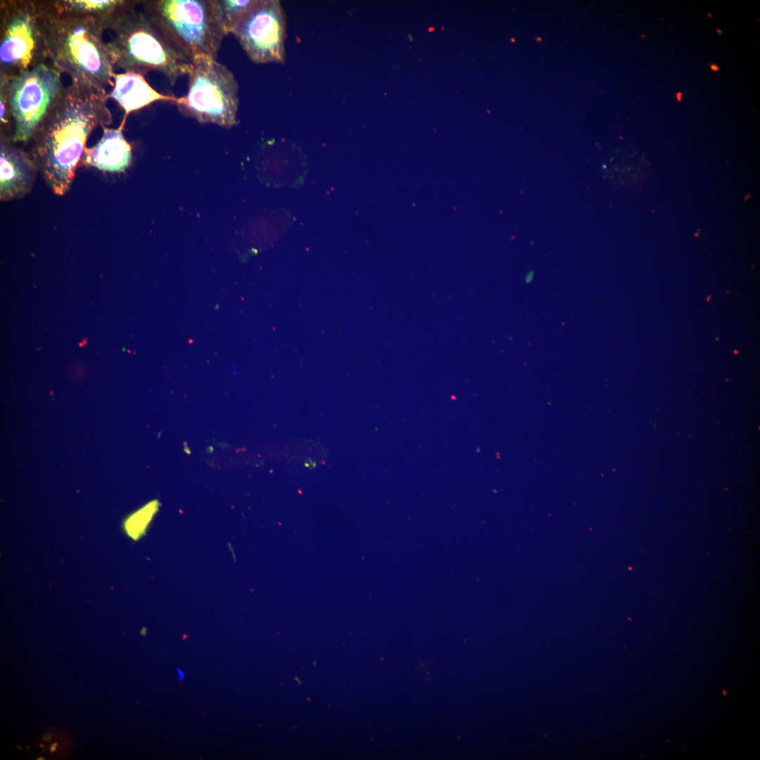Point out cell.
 Instances as JSON below:
<instances>
[{
    "label": "cell",
    "instance_id": "cell-10",
    "mask_svg": "<svg viewBox=\"0 0 760 760\" xmlns=\"http://www.w3.org/2000/svg\"><path fill=\"white\" fill-rule=\"evenodd\" d=\"M123 124L118 129L103 126L100 140L94 146L85 148L81 162L103 172H124L132 163V154L122 134Z\"/></svg>",
    "mask_w": 760,
    "mask_h": 760
},
{
    "label": "cell",
    "instance_id": "cell-20",
    "mask_svg": "<svg viewBox=\"0 0 760 760\" xmlns=\"http://www.w3.org/2000/svg\"><path fill=\"white\" fill-rule=\"evenodd\" d=\"M177 671L179 672V675L180 676L181 681H182L183 678L184 677V673L182 671H181L179 669H177Z\"/></svg>",
    "mask_w": 760,
    "mask_h": 760
},
{
    "label": "cell",
    "instance_id": "cell-16",
    "mask_svg": "<svg viewBox=\"0 0 760 760\" xmlns=\"http://www.w3.org/2000/svg\"><path fill=\"white\" fill-rule=\"evenodd\" d=\"M57 746H58V742H54V743H53V744H52V745H51L50 746V752H55V751H56V747H57Z\"/></svg>",
    "mask_w": 760,
    "mask_h": 760
},
{
    "label": "cell",
    "instance_id": "cell-6",
    "mask_svg": "<svg viewBox=\"0 0 760 760\" xmlns=\"http://www.w3.org/2000/svg\"><path fill=\"white\" fill-rule=\"evenodd\" d=\"M0 14V77L49 63L38 1H1Z\"/></svg>",
    "mask_w": 760,
    "mask_h": 760
},
{
    "label": "cell",
    "instance_id": "cell-13",
    "mask_svg": "<svg viewBox=\"0 0 760 760\" xmlns=\"http://www.w3.org/2000/svg\"><path fill=\"white\" fill-rule=\"evenodd\" d=\"M256 0H214L225 35L232 34L236 26Z\"/></svg>",
    "mask_w": 760,
    "mask_h": 760
},
{
    "label": "cell",
    "instance_id": "cell-3",
    "mask_svg": "<svg viewBox=\"0 0 760 760\" xmlns=\"http://www.w3.org/2000/svg\"><path fill=\"white\" fill-rule=\"evenodd\" d=\"M141 1H129L113 18L108 29L113 30L106 42L114 64L125 72L146 75L156 71L171 85L189 75L191 61L166 37L159 26L143 10Z\"/></svg>",
    "mask_w": 760,
    "mask_h": 760
},
{
    "label": "cell",
    "instance_id": "cell-4",
    "mask_svg": "<svg viewBox=\"0 0 760 760\" xmlns=\"http://www.w3.org/2000/svg\"><path fill=\"white\" fill-rule=\"evenodd\" d=\"M143 10L191 61L216 59L226 36L214 0L141 1Z\"/></svg>",
    "mask_w": 760,
    "mask_h": 760
},
{
    "label": "cell",
    "instance_id": "cell-8",
    "mask_svg": "<svg viewBox=\"0 0 760 760\" xmlns=\"http://www.w3.org/2000/svg\"><path fill=\"white\" fill-rule=\"evenodd\" d=\"M232 34L253 63H284L286 19L279 1L256 0Z\"/></svg>",
    "mask_w": 760,
    "mask_h": 760
},
{
    "label": "cell",
    "instance_id": "cell-9",
    "mask_svg": "<svg viewBox=\"0 0 760 760\" xmlns=\"http://www.w3.org/2000/svg\"><path fill=\"white\" fill-rule=\"evenodd\" d=\"M11 140H0V198L11 201L26 196L32 189L37 166L28 153Z\"/></svg>",
    "mask_w": 760,
    "mask_h": 760
},
{
    "label": "cell",
    "instance_id": "cell-12",
    "mask_svg": "<svg viewBox=\"0 0 760 760\" xmlns=\"http://www.w3.org/2000/svg\"><path fill=\"white\" fill-rule=\"evenodd\" d=\"M61 8L91 15L101 21L106 29L112 19L127 5L124 0H56Z\"/></svg>",
    "mask_w": 760,
    "mask_h": 760
},
{
    "label": "cell",
    "instance_id": "cell-21",
    "mask_svg": "<svg viewBox=\"0 0 760 760\" xmlns=\"http://www.w3.org/2000/svg\"><path fill=\"white\" fill-rule=\"evenodd\" d=\"M681 95H682V94H681V93H680V92H678V93H677V94H676V99H677V100H678V101H680Z\"/></svg>",
    "mask_w": 760,
    "mask_h": 760
},
{
    "label": "cell",
    "instance_id": "cell-15",
    "mask_svg": "<svg viewBox=\"0 0 760 760\" xmlns=\"http://www.w3.org/2000/svg\"><path fill=\"white\" fill-rule=\"evenodd\" d=\"M533 278V272H530L526 277V281L531 282Z\"/></svg>",
    "mask_w": 760,
    "mask_h": 760
},
{
    "label": "cell",
    "instance_id": "cell-11",
    "mask_svg": "<svg viewBox=\"0 0 760 760\" xmlns=\"http://www.w3.org/2000/svg\"><path fill=\"white\" fill-rule=\"evenodd\" d=\"M114 86L108 97L114 99L125 111V117L133 111L140 110L156 101H172L176 97L165 95L156 91L146 80L144 75L132 72L115 73Z\"/></svg>",
    "mask_w": 760,
    "mask_h": 760
},
{
    "label": "cell",
    "instance_id": "cell-14",
    "mask_svg": "<svg viewBox=\"0 0 760 760\" xmlns=\"http://www.w3.org/2000/svg\"><path fill=\"white\" fill-rule=\"evenodd\" d=\"M157 509L156 502H153L137 511L128 519L125 526L132 538H137L144 533Z\"/></svg>",
    "mask_w": 760,
    "mask_h": 760
},
{
    "label": "cell",
    "instance_id": "cell-2",
    "mask_svg": "<svg viewBox=\"0 0 760 760\" xmlns=\"http://www.w3.org/2000/svg\"><path fill=\"white\" fill-rule=\"evenodd\" d=\"M48 62L72 82L105 89L114 86V64L103 39V24L65 10L56 1H38Z\"/></svg>",
    "mask_w": 760,
    "mask_h": 760
},
{
    "label": "cell",
    "instance_id": "cell-19",
    "mask_svg": "<svg viewBox=\"0 0 760 760\" xmlns=\"http://www.w3.org/2000/svg\"><path fill=\"white\" fill-rule=\"evenodd\" d=\"M87 338H84V339H83V340H82V341H81V342H80V343H79V346H80V347H82V346H84L85 344H87Z\"/></svg>",
    "mask_w": 760,
    "mask_h": 760
},
{
    "label": "cell",
    "instance_id": "cell-7",
    "mask_svg": "<svg viewBox=\"0 0 760 760\" xmlns=\"http://www.w3.org/2000/svg\"><path fill=\"white\" fill-rule=\"evenodd\" d=\"M61 73L49 63L0 77L13 120V143L28 142L64 87Z\"/></svg>",
    "mask_w": 760,
    "mask_h": 760
},
{
    "label": "cell",
    "instance_id": "cell-1",
    "mask_svg": "<svg viewBox=\"0 0 760 760\" xmlns=\"http://www.w3.org/2000/svg\"><path fill=\"white\" fill-rule=\"evenodd\" d=\"M105 89L72 82L64 87L29 141L27 153L53 193L65 195L97 127L110 125Z\"/></svg>",
    "mask_w": 760,
    "mask_h": 760
},
{
    "label": "cell",
    "instance_id": "cell-5",
    "mask_svg": "<svg viewBox=\"0 0 760 760\" xmlns=\"http://www.w3.org/2000/svg\"><path fill=\"white\" fill-rule=\"evenodd\" d=\"M188 75L186 94L174 102L179 110L201 123L235 125L239 86L232 72L216 59L200 57L191 61Z\"/></svg>",
    "mask_w": 760,
    "mask_h": 760
},
{
    "label": "cell",
    "instance_id": "cell-17",
    "mask_svg": "<svg viewBox=\"0 0 760 760\" xmlns=\"http://www.w3.org/2000/svg\"><path fill=\"white\" fill-rule=\"evenodd\" d=\"M43 739L45 741L50 740L51 739V735L49 733H46L44 735Z\"/></svg>",
    "mask_w": 760,
    "mask_h": 760
},
{
    "label": "cell",
    "instance_id": "cell-18",
    "mask_svg": "<svg viewBox=\"0 0 760 760\" xmlns=\"http://www.w3.org/2000/svg\"><path fill=\"white\" fill-rule=\"evenodd\" d=\"M710 68L714 71H718V70H719V68L716 65H714V64L711 65Z\"/></svg>",
    "mask_w": 760,
    "mask_h": 760
}]
</instances>
